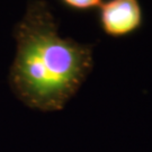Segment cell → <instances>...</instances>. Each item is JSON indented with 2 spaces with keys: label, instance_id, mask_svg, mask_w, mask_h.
Returning <instances> with one entry per match:
<instances>
[{
  "label": "cell",
  "instance_id": "obj_2",
  "mask_svg": "<svg viewBox=\"0 0 152 152\" xmlns=\"http://www.w3.org/2000/svg\"><path fill=\"white\" fill-rule=\"evenodd\" d=\"M99 8L102 28L112 37L127 36L142 25L143 14L139 0H108Z\"/></svg>",
  "mask_w": 152,
  "mask_h": 152
},
{
  "label": "cell",
  "instance_id": "obj_3",
  "mask_svg": "<svg viewBox=\"0 0 152 152\" xmlns=\"http://www.w3.org/2000/svg\"><path fill=\"white\" fill-rule=\"evenodd\" d=\"M66 6L78 10H88L98 8L103 4V0H62Z\"/></svg>",
  "mask_w": 152,
  "mask_h": 152
},
{
  "label": "cell",
  "instance_id": "obj_1",
  "mask_svg": "<svg viewBox=\"0 0 152 152\" xmlns=\"http://www.w3.org/2000/svg\"><path fill=\"white\" fill-rule=\"evenodd\" d=\"M16 58L10 72L14 91L29 107L60 110L94 66L92 46L63 38L44 1H33L16 26Z\"/></svg>",
  "mask_w": 152,
  "mask_h": 152
}]
</instances>
